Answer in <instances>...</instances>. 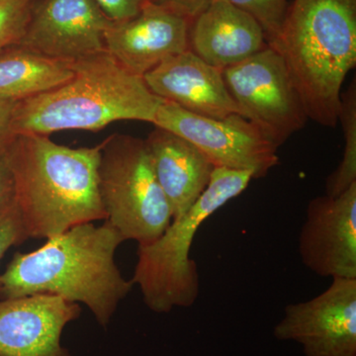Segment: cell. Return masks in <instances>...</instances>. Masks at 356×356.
Listing matches in <instances>:
<instances>
[{"instance_id": "cell-1", "label": "cell", "mask_w": 356, "mask_h": 356, "mask_svg": "<svg viewBox=\"0 0 356 356\" xmlns=\"http://www.w3.org/2000/svg\"><path fill=\"white\" fill-rule=\"evenodd\" d=\"M123 242L110 222H86L49 238L34 252H16L0 274V299L55 295L83 304L106 327L134 285L115 262Z\"/></svg>"}, {"instance_id": "cell-2", "label": "cell", "mask_w": 356, "mask_h": 356, "mask_svg": "<svg viewBox=\"0 0 356 356\" xmlns=\"http://www.w3.org/2000/svg\"><path fill=\"white\" fill-rule=\"evenodd\" d=\"M100 153L102 144L70 147L49 136L15 135L4 156L28 240H49L77 225L105 221Z\"/></svg>"}, {"instance_id": "cell-3", "label": "cell", "mask_w": 356, "mask_h": 356, "mask_svg": "<svg viewBox=\"0 0 356 356\" xmlns=\"http://www.w3.org/2000/svg\"><path fill=\"white\" fill-rule=\"evenodd\" d=\"M268 46L284 60L309 119L334 128L356 65V0H294Z\"/></svg>"}, {"instance_id": "cell-4", "label": "cell", "mask_w": 356, "mask_h": 356, "mask_svg": "<svg viewBox=\"0 0 356 356\" xmlns=\"http://www.w3.org/2000/svg\"><path fill=\"white\" fill-rule=\"evenodd\" d=\"M72 65L74 76L67 83L16 102L14 135L97 132L122 120L154 123L163 99L149 90L144 77L122 67L108 51L74 60Z\"/></svg>"}, {"instance_id": "cell-5", "label": "cell", "mask_w": 356, "mask_h": 356, "mask_svg": "<svg viewBox=\"0 0 356 356\" xmlns=\"http://www.w3.org/2000/svg\"><path fill=\"white\" fill-rule=\"evenodd\" d=\"M252 179V173L245 170L215 168L209 184L191 209L172 220L153 243L138 245L132 282L140 287L149 310L165 314L195 304L200 280L191 250L196 234L208 218L241 195Z\"/></svg>"}, {"instance_id": "cell-6", "label": "cell", "mask_w": 356, "mask_h": 356, "mask_svg": "<svg viewBox=\"0 0 356 356\" xmlns=\"http://www.w3.org/2000/svg\"><path fill=\"white\" fill-rule=\"evenodd\" d=\"M98 179L105 221L124 241L147 245L170 226L172 210L145 140L115 134L103 140Z\"/></svg>"}, {"instance_id": "cell-7", "label": "cell", "mask_w": 356, "mask_h": 356, "mask_svg": "<svg viewBox=\"0 0 356 356\" xmlns=\"http://www.w3.org/2000/svg\"><path fill=\"white\" fill-rule=\"evenodd\" d=\"M222 76L243 116L278 147L309 120L284 60L270 46L222 70Z\"/></svg>"}, {"instance_id": "cell-8", "label": "cell", "mask_w": 356, "mask_h": 356, "mask_svg": "<svg viewBox=\"0 0 356 356\" xmlns=\"http://www.w3.org/2000/svg\"><path fill=\"white\" fill-rule=\"evenodd\" d=\"M153 124L191 142L215 168L245 170L252 178H261L280 163L278 147L240 114L208 118L163 100Z\"/></svg>"}, {"instance_id": "cell-9", "label": "cell", "mask_w": 356, "mask_h": 356, "mask_svg": "<svg viewBox=\"0 0 356 356\" xmlns=\"http://www.w3.org/2000/svg\"><path fill=\"white\" fill-rule=\"evenodd\" d=\"M273 336L305 356H356V280L334 278L314 298L285 307Z\"/></svg>"}, {"instance_id": "cell-10", "label": "cell", "mask_w": 356, "mask_h": 356, "mask_svg": "<svg viewBox=\"0 0 356 356\" xmlns=\"http://www.w3.org/2000/svg\"><path fill=\"white\" fill-rule=\"evenodd\" d=\"M299 254L318 276L356 280V184L334 197L312 199L300 231Z\"/></svg>"}, {"instance_id": "cell-11", "label": "cell", "mask_w": 356, "mask_h": 356, "mask_svg": "<svg viewBox=\"0 0 356 356\" xmlns=\"http://www.w3.org/2000/svg\"><path fill=\"white\" fill-rule=\"evenodd\" d=\"M110 22L95 0H43L33 4L20 46L74 62L106 51L104 35Z\"/></svg>"}, {"instance_id": "cell-12", "label": "cell", "mask_w": 356, "mask_h": 356, "mask_svg": "<svg viewBox=\"0 0 356 356\" xmlns=\"http://www.w3.org/2000/svg\"><path fill=\"white\" fill-rule=\"evenodd\" d=\"M191 21L145 0L131 19L110 22L105 49L134 74L144 77L163 60L189 50Z\"/></svg>"}, {"instance_id": "cell-13", "label": "cell", "mask_w": 356, "mask_h": 356, "mask_svg": "<svg viewBox=\"0 0 356 356\" xmlns=\"http://www.w3.org/2000/svg\"><path fill=\"white\" fill-rule=\"evenodd\" d=\"M79 304L49 294L0 299V356H72L62 334Z\"/></svg>"}, {"instance_id": "cell-14", "label": "cell", "mask_w": 356, "mask_h": 356, "mask_svg": "<svg viewBox=\"0 0 356 356\" xmlns=\"http://www.w3.org/2000/svg\"><path fill=\"white\" fill-rule=\"evenodd\" d=\"M144 81L163 102L191 113L214 119L242 115L227 88L222 70L204 62L191 50L163 60L145 74Z\"/></svg>"}, {"instance_id": "cell-15", "label": "cell", "mask_w": 356, "mask_h": 356, "mask_svg": "<svg viewBox=\"0 0 356 356\" xmlns=\"http://www.w3.org/2000/svg\"><path fill=\"white\" fill-rule=\"evenodd\" d=\"M268 46L261 24L227 0H215L192 20L189 50L213 67L225 70Z\"/></svg>"}, {"instance_id": "cell-16", "label": "cell", "mask_w": 356, "mask_h": 356, "mask_svg": "<svg viewBox=\"0 0 356 356\" xmlns=\"http://www.w3.org/2000/svg\"><path fill=\"white\" fill-rule=\"evenodd\" d=\"M145 142L172 220L177 219L200 197L215 166L191 142L165 129L154 128Z\"/></svg>"}, {"instance_id": "cell-17", "label": "cell", "mask_w": 356, "mask_h": 356, "mask_svg": "<svg viewBox=\"0 0 356 356\" xmlns=\"http://www.w3.org/2000/svg\"><path fill=\"white\" fill-rule=\"evenodd\" d=\"M72 62L46 57L17 44L0 54V100L18 102L67 83Z\"/></svg>"}, {"instance_id": "cell-18", "label": "cell", "mask_w": 356, "mask_h": 356, "mask_svg": "<svg viewBox=\"0 0 356 356\" xmlns=\"http://www.w3.org/2000/svg\"><path fill=\"white\" fill-rule=\"evenodd\" d=\"M339 122L344 137L343 159L337 170L327 177L325 195H339L356 184V83L355 79L341 93Z\"/></svg>"}, {"instance_id": "cell-19", "label": "cell", "mask_w": 356, "mask_h": 356, "mask_svg": "<svg viewBox=\"0 0 356 356\" xmlns=\"http://www.w3.org/2000/svg\"><path fill=\"white\" fill-rule=\"evenodd\" d=\"M32 7L33 0H0V54L20 44Z\"/></svg>"}, {"instance_id": "cell-20", "label": "cell", "mask_w": 356, "mask_h": 356, "mask_svg": "<svg viewBox=\"0 0 356 356\" xmlns=\"http://www.w3.org/2000/svg\"><path fill=\"white\" fill-rule=\"evenodd\" d=\"M252 15L266 33L267 44L273 43L280 33L289 6L287 0H227Z\"/></svg>"}, {"instance_id": "cell-21", "label": "cell", "mask_w": 356, "mask_h": 356, "mask_svg": "<svg viewBox=\"0 0 356 356\" xmlns=\"http://www.w3.org/2000/svg\"><path fill=\"white\" fill-rule=\"evenodd\" d=\"M13 196L0 206V261L7 250L27 241Z\"/></svg>"}, {"instance_id": "cell-22", "label": "cell", "mask_w": 356, "mask_h": 356, "mask_svg": "<svg viewBox=\"0 0 356 356\" xmlns=\"http://www.w3.org/2000/svg\"><path fill=\"white\" fill-rule=\"evenodd\" d=\"M145 0H95L112 22H121L135 17L140 13Z\"/></svg>"}, {"instance_id": "cell-23", "label": "cell", "mask_w": 356, "mask_h": 356, "mask_svg": "<svg viewBox=\"0 0 356 356\" xmlns=\"http://www.w3.org/2000/svg\"><path fill=\"white\" fill-rule=\"evenodd\" d=\"M156 6L192 20L207 9L215 0H147Z\"/></svg>"}, {"instance_id": "cell-24", "label": "cell", "mask_w": 356, "mask_h": 356, "mask_svg": "<svg viewBox=\"0 0 356 356\" xmlns=\"http://www.w3.org/2000/svg\"><path fill=\"white\" fill-rule=\"evenodd\" d=\"M15 104L14 102L0 100V156L6 153L7 147L15 137L11 128Z\"/></svg>"}, {"instance_id": "cell-25", "label": "cell", "mask_w": 356, "mask_h": 356, "mask_svg": "<svg viewBox=\"0 0 356 356\" xmlns=\"http://www.w3.org/2000/svg\"><path fill=\"white\" fill-rule=\"evenodd\" d=\"M13 179L4 154L0 156V206L13 197Z\"/></svg>"}, {"instance_id": "cell-26", "label": "cell", "mask_w": 356, "mask_h": 356, "mask_svg": "<svg viewBox=\"0 0 356 356\" xmlns=\"http://www.w3.org/2000/svg\"><path fill=\"white\" fill-rule=\"evenodd\" d=\"M33 1H34V0H33Z\"/></svg>"}]
</instances>
